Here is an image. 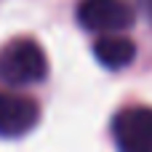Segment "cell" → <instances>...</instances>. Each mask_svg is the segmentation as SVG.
<instances>
[{
  "mask_svg": "<svg viewBox=\"0 0 152 152\" xmlns=\"http://www.w3.org/2000/svg\"><path fill=\"white\" fill-rule=\"evenodd\" d=\"M45 72H48L45 53L29 37L13 40L0 51V80H5L8 86L40 83L45 77Z\"/></svg>",
  "mask_w": 152,
  "mask_h": 152,
  "instance_id": "1",
  "label": "cell"
},
{
  "mask_svg": "<svg viewBox=\"0 0 152 152\" xmlns=\"http://www.w3.org/2000/svg\"><path fill=\"white\" fill-rule=\"evenodd\" d=\"M77 21L88 32H123L134 24V8L126 0H80Z\"/></svg>",
  "mask_w": 152,
  "mask_h": 152,
  "instance_id": "2",
  "label": "cell"
},
{
  "mask_svg": "<svg viewBox=\"0 0 152 152\" xmlns=\"http://www.w3.org/2000/svg\"><path fill=\"white\" fill-rule=\"evenodd\" d=\"M112 139L118 152H152V110L131 107L115 115Z\"/></svg>",
  "mask_w": 152,
  "mask_h": 152,
  "instance_id": "3",
  "label": "cell"
},
{
  "mask_svg": "<svg viewBox=\"0 0 152 152\" xmlns=\"http://www.w3.org/2000/svg\"><path fill=\"white\" fill-rule=\"evenodd\" d=\"M40 120V107L29 96L0 91V136H21Z\"/></svg>",
  "mask_w": 152,
  "mask_h": 152,
  "instance_id": "4",
  "label": "cell"
},
{
  "mask_svg": "<svg viewBox=\"0 0 152 152\" xmlns=\"http://www.w3.org/2000/svg\"><path fill=\"white\" fill-rule=\"evenodd\" d=\"M94 56H96V61H99L102 67H107V69H120V67H126V64L134 61L136 45H134V40H128V37H123V35L107 32L104 37H99V40L94 43Z\"/></svg>",
  "mask_w": 152,
  "mask_h": 152,
  "instance_id": "5",
  "label": "cell"
},
{
  "mask_svg": "<svg viewBox=\"0 0 152 152\" xmlns=\"http://www.w3.org/2000/svg\"><path fill=\"white\" fill-rule=\"evenodd\" d=\"M136 3L142 5V11H144V16H147V19L152 21V0H136Z\"/></svg>",
  "mask_w": 152,
  "mask_h": 152,
  "instance_id": "6",
  "label": "cell"
}]
</instances>
